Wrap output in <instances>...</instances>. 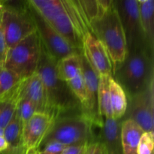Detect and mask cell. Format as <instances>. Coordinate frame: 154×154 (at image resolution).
Here are the masks:
<instances>
[{
  "label": "cell",
  "instance_id": "obj_1",
  "mask_svg": "<svg viewBox=\"0 0 154 154\" xmlns=\"http://www.w3.org/2000/svg\"><path fill=\"white\" fill-rule=\"evenodd\" d=\"M27 4L75 49L82 53L83 38L91 30L78 1L29 0Z\"/></svg>",
  "mask_w": 154,
  "mask_h": 154
},
{
  "label": "cell",
  "instance_id": "obj_2",
  "mask_svg": "<svg viewBox=\"0 0 154 154\" xmlns=\"http://www.w3.org/2000/svg\"><path fill=\"white\" fill-rule=\"evenodd\" d=\"M57 62L41 43L40 57L35 72L43 83L50 114L55 119L58 118L59 114L75 109L81 104L67 83L57 76Z\"/></svg>",
  "mask_w": 154,
  "mask_h": 154
},
{
  "label": "cell",
  "instance_id": "obj_3",
  "mask_svg": "<svg viewBox=\"0 0 154 154\" xmlns=\"http://www.w3.org/2000/svg\"><path fill=\"white\" fill-rule=\"evenodd\" d=\"M112 78L129 97L140 93L153 79V54L145 47L129 50L126 59L114 71Z\"/></svg>",
  "mask_w": 154,
  "mask_h": 154
},
{
  "label": "cell",
  "instance_id": "obj_4",
  "mask_svg": "<svg viewBox=\"0 0 154 154\" xmlns=\"http://www.w3.org/2000/svg\"><path fill=\"white\" fill-rule=\"evenodd\" d=\"M90 30L106 49L112 63L113 75L128 53L126 35L114 2L100 17L91 22Z\"/></svg>",
  "mask_w": 154,
  "mask_h": 154
},
{
  "label": "cell",
  "instance_id": "obj_5",
  "mask_svg": "<svg viewBox=\"0 0 154 154\" xmlns=\"http://www.w3.org/2000/svg\"><path fill=\"white\" fill-rule=\"evenodd\" d=\"M93 126L94 125L82 114L57 118L38 149L52 141L65 146L89 145L96 141Z\"/></svg>",
  "mask_w": 154,
  "mask_h": 154
},
{
  "label": "cell",
  "instance_id": "obj_6",
  "mask_svg": "<svg viewBox=\"0 0 154 154\" xmlns=\"http://www.w3.org/2000/svg\"><path fill=\"white\" fill-rule=\"evenodd\" d=\"M41 54V42L37 30L7 50L2 66L25 80L37 69Z\"/></svg>",
  "mask_w": 154,
  "mask_h": 154
},
{
  "label": "cell",
  "instance_id": "obj_7",
  "mask_svg": "<svg viewBox=\"0 0 154 154\" xmlns=\"http://www.w3.org/2000/svg\"><path fill=\"white\" fill-rule=\"evenodd\" d=\"M2 25L7 50L37 30L28 5L25 8H20L5 5L2 3Z\"/></svg>",
  "mask_w": 154,
  "mask_h": 154
},
{
  "label": "cell",
  "instance_id": "obj_8",
  "mask_svg": "<svg viewBox=\"0 0 154 154\" xmlns=\"http://www.w3.org/2000/svg\"><path fill=\"white\" fill-rule=\"evenodd\" d=\"M153 79L144 90L129 97V105L125 120H133L144 132H153L154 128Z\"/></svg>",
  "mask_w": 154,
  "mask_h": 154
},
{
  "label": "cell",
  "instance_id": "obj_9",
  "mask_svg": "<svg viewBox=\"0 0 154 154\" xmlns=\"http://www.w3.org/2000/svg\"><path fill=\"white\" fill-rule=\"evenodd\" d=\"M113 2L124 30L128 51L140 47L147 48L140 22L138 0Z\"/></svg>",
  "mask_w": 154,
  "mask_h": 154
},
{
  "label": "cell",
  "instance_id": "obj_10",
  "mask_svg": "<svg viewBox=\"0 0 154 154\" xmlns=\"http://www.w3.org/2000/svg\"><path fill=\"white\" fill-rule=\"evenodd\" d=\"M28 7L34 18L41 43L54 58L59 61L68 56L82 54L52 28L35 10L29 5Z\"/></svg>",
  "mask_w": 154,
  "mask_h": 154
},
{
  "label": "cell",
  "instance_id": "obj_11",
  "mask_svg": "<svg viewBox=\"0 0 154 154\" xmlns=\"http://www.w3.org/2000/svg\"><path fill=\"white\" fill-rule=\"evenodd\" d=\"M81 73L86 89V102L81 107L82 115L87 117L94 126L102 127L104 120L99 116L98 108L99 75L95 72L83 54H80Z\"/></svg>",
  "mask_w": 154,
  "mask_h": 154
},
{
  "label": "cell",
  "instance_id": "obj_12",
  "mask_svg": "<svg viewBox=\"0 0 154 154\" xmlns=\"http://www.w3.org/2000/svg\"><path fill=\"white\" fill-rule=\"evenodd\" d=\"M55 120L48 114L36 112L23 125L22 146L26 153L32 154L38 149Z\"/></svg>",
  "mask_w": 154,
  "mask_h": 154
},
{
  "label": "cell",
  "instance_id": "obj_13",
  "mask_svg": "<svg viewBox=\"0 0 154 154\" xmlns=\"http://www.w3.org/2000/svg\"><path fill=\"white\" fill-rule=\"evenodd\" d=\"M82 54L99 76H112L109 55L104 45L91 32H87L83 38Z\"/></svg>",
  "mask_w": 154,
  "mask_h": 154
},
{
  "label": "cell",
  "instance_id": "obj_14",
  "mask_svg": "<svg viewBox=\"0 0 154 154\" xmlns=\"http://www.w3.org/2000/svg\"><path fill=\"white\" fill-rule=\"evenodd\" d=\"M21 97L28 99L35 107L36 112L50 114L45 87L36 72L26 79L23 80Z\"/></svg>",
  "mask_w": 154,
  "mask_h": 154
},
{
  "label": "cell",
  "instance_id": "obj_15",
  "mask_svg": "<svg viewBox=\"0 0 154 154\" xmlns=\"http://www.w3.org/2000/svg\"><path fill=\"white\" fill-rule=\"evenodd\" d=\"M121 123L120 120L105 118L101 127V138L107 154H123L121 145Z\"/></svg>",
  "mask_w": 154,
  "mask_h": 154
},
{
  "label": "cell",
  "instance_id": "obj_16",
  "mask_svg": "<svg viewBox=\"0 0 154 154\" xmlns=\"http://www.w3.org/2000/svg\"><path fill=\"white\" fill-rule=\"evenodd\" d=\"M140 22L146 46L153 54L154 41V1L138 0Z\"/></svg>",
  "mask_w": 154,
  "mask_h": 154
},
{
  "label": "cell",
  "instance_id": "obj_17",
  "mask_svg": "<svg viewBox=\"0 0 154 154\" xmlns=\"http://www.w3.org/2000/svg\"><path fill=\"white\" fill-rule=\"evenodd\" d=\"M144 131L133 120H123L121 123V145L123 154H138L140 138Z\"/></svg>",
  "mask_w": 154,
  "mask_h": 154
},
{
  "label": "cell",
  "instance_id": "obj_18",
  "mask_svg": "<svg viewBox=\"0 0 154 154\" xmlns=\"http://www.w3.org/2000/svg\"><path fill=\"white\" fill-rule=\"evenodd\" d=\"M23 80L9 93L0 98V128L4 129L15 114L21 98Z\"/></svg>",
  "mask_w": 154,
  "mask_h": 154
},
{
  "label": "cell",
  "instance_id": "obj_19",
  "mask_svg": "<svg viewBox=\"0 0 154 154\" xmlns=\"http://www.w3.org/2000/svg\"><path fill=\"white\" fill-rule=\"evenodd\" d=\"M109 92L113 118L120 120L127 110L128 101L126 93L123 87L111 77L109 79Z\"/></svg>",
  "mask_w": 154,
  "mask_h": 154
},
{
  "label": "cell",
  "instance_id": "obj_20",
  "mask_svg": "<svg viewBox=\"0 0 154 154\" xmlns=\"http://www.w3.org/2000/svg\"><path fill=\"white\" fill-rule=\"evenodd\" d=\"M81 72L80 54H73L59 60L57 64V74L61 81L67 83Z\"/></svg>",
  "mask_w": 154,
  "mask_h": 154
},
{
  "label": "cell",
  "instance_id": "obj_21",
  "mask_svg": "<svg viewBox=\"0 0 154 154\" xmlns=\"http://www.w3.org/2000/svg\"><path fill=\"white\" fill-rule=\"evenodd\" d=\"M112 76L100 75L98 87V108L102 119L113 118L109 92V79Z\"/></svg>",
  "mask_w": 154,
  "mask_h": 154
},
{
  "label": "cell",
  "instance_id": "obj_22",
  "mask_svg": "<svg viewBox=\"0 0 154 154\" xmlns=\"http://www.w3.org/2000/svg\"><path fill=\"white\" fill-rule=\"evenodd\" d=\"M23 123L17 113L14 114L7 126L3 129V135L8 144V148L20 149L22 146Z\"/></svg>",
  "mask_w": 154,
  "mask_h": 154
},
{
  "label": "cell",
  "instance_id": "obj_23",
  "mask_svg": "<svg viewBox=\"0 0 154 154\" xmlns=\"http://www.w3.org/2000/svg\"><path fill=\"white\" fill-rule=\"evenodd\" d=\"M21 81L16 74L0 66V98L13 90Z\"/></svg>",
  "mask_w": 154,
  "mask_h": 154
},
{
  "label": "cell",
  "instance_id": "obj_24",
  "mask_svg": "<svg viewBox=\"0 0 154 154\" xmlns=\"http://www.w3.org/2000/svg\"><path fill=\"white\" fill-rule=\"evenodd\" d=\"M16 113L20 119L23 125H24L29 120L33 114L36 113V109L34 105L28 99L21 97L17 106Z\"/></svg>",
  "mask_w": 154,
  "mask_h": 154
},
{
  "label": "cell",
  "instance_id": "obj_25",
  "mask_svg": "<svg viewBox=\"0 0 154 154\" xmlns=\"http://www.w3.org/2000/svg\"><path fill=\"white\" fill-rule=\"evenodd\" d=\"M68 86L81 103V107L86 102V89L82 73H79L75 78L67 82Z\"/></svg>",
  "mask_w": 154,
  "mask_h": 154
},
{
  "label": "cell",
  "instance_id": "obj_26",
  "mask_svg": "<svg viewBox=\"0 0 154 154\" xmlns=\"http://www.w3.org/2000/svg\"><path fill=\"white\" fill-rule=\"evenodd\" d=\"M154 132H144L140 138L138 154H154Z\"/></svg>",
  "mask_w": 154,
  "mask_h": 154
},
{
  "label": "cell",
  "instance_id": "obj_27",
  "mask_svg": "<svg viewBox=\"0 0 154 154\" xmlns=\"http://www.w3.org/2000/svg\"><path fill=\"white\" fill-rule=\"evenodd\" d=\"M66 147L58 142L52 141L44 145L32 154H61Z\"/></svg>",
  "mask_w": 154,
  "mask_h": 154
},
{
  "label": "cell",
  "instance_id": "obj_28",
  "mask_svg": "<svg viewBox=\"0 0 154 154\" xmlns=\"http://www.w3.org/2000/svg\"><path fill=\"white\" fill-rule=\"evenodd\" d=\"M2 3L0 2V66H2L5 57L7 48H6L4 32H3L2 25Z\"/></svg>",
  "mask_w": 154,
  "mask_h": 154
},
{
  "label": "cell",
  "instance_id": "obj_29",
  "mask_svg": "<svg viewBox=\"0 0 154 154\" xmlns=\"http://www.w3.org/2000/svg\"><path fill=\"white\" fill-rule=\"evenodd\" d=\"M86 154H107V152L102 142L95 141L87 146Z\"/></svg>",
  "mask_w": 154,
  "mask_h": 154
},
{
  "label": "cell",
  "instance_id": "obj_30",
  "mask_svg": "<svg viewBox=\"0 0 154 154\" xmlns=\"http://www.w3.org/2000/svg\"><path fill=\"white\" fill-rule=\"evenodd\" d=\"M87 146H67L61 154H86Z\"/></svg>",
  "mask_w": 154,
  "mask_h": 154
},
{
  "label": "cell",
  "instance_id": "obj_31",
  "mask_svg": "<svg viewBox=\"0 0 154 154\" xmlns=\"http://www.w3.org/2000/svg\"><path fill=\"white\" fill-rule=\"evenodd\" d=\"M8 144L7 141L5 138L4 135H0V153L3 151H5L6 150L8 149Z\"/></svg>",
  "mask_w": 154,
  "mask_h": 154
},
{
  "label": "cell",
  "instance_id": "obj_32",
  "mask_svg": "<svg viewBox=\"0 0 154 154\" xmlns=\"http://www.w3.org/2000/svg\"><path fill=\"white\" fill-rule=\"evenodd\" d=\"M3 135V129L0 128V135Z\"/></svg>",
  "mask_w": 154,
  "mask_h": 154
}]
</instances>
